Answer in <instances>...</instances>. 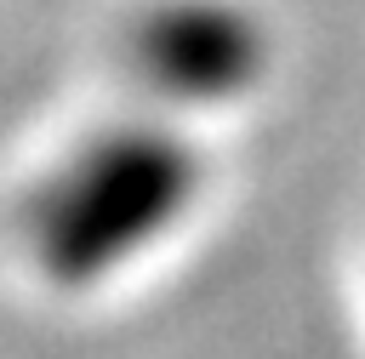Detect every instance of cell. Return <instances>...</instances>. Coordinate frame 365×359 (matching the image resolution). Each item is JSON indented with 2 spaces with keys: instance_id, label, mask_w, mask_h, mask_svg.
Returning <instances> with one entry per match:
<instances>
[{
  "instance_id": "obj_1",
  "label": "cell",
  "mask_w": 365,
  "mask_h": 359,
  "mask_svg": "<svg viewBox=\"0 0 365 359\" xmlns=\"http://www.w3.org/2000/svg\"><path fill=\"white\" fill-rule=\"evenodd\" d=\"M200 194V154L165 131H108L74 148L29 199L23 234L40 279L86 291L148 256Z\"/></svg>"
},
{
  "instance_id": "obj_2",
  "label": "cell",
  "mask_w": 365,
  "mask_h": 359,
  "mask_svg": "<svg viewBox=\"0 0 365 359\" xmlns=\"http://www.w3.org/2000/svg\"><path fill=\"white\" fill-rule=\"evenodd\" d=\"M257 63H262L257 28L222 6H171L148 17V28L137 34V68L165 97H188V103L245 91Z\"/></svg>"
}]
</instances>
